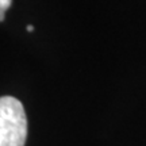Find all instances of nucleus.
Segmentation results:
<instances>
[{
    "instance_id": "f257e3e1",
    "label": "nucleus",
    "mask_w": 146,
    "mask_h": 146,
    "mask_svg": "<svg viewBox=\"0 0 146 146\" xmlns=\"http://www.w3.org/2000/svg\"><path fill=\"white\" fill-rule=\"evenodd\" d=\"M27 138L26 112L14 96L0 98V146H25Z\"/></svg>"
},
{
    "instance_id": "f03ea898",
    "label": "nucleus",
    "mask_w": 146,
    "mask_h": 146,
    "mask_svg": "<svg viewBox=\"0 0 146 146\" xmlns=\"http://www.w3.org/2000/svg\"><path fill=\"white\" fill-rule=\"evenodd\" d=\"M11 3L12 0H0V22L4 21V14L11 7Z\"/></svg>"
},
{
    "instance_id": "7ed1b4c3",
    "label": "nucleus",
    "mask_w": 146,
    "mask_h": 146,
    "mask_svg": "<svg viewBox=\"0 0 146 146\" xmlns=\"http://www.w3.org/2000/svg\"><path fill=\"white\" fill-rule=\"evenodd\" d=\"M27 31H29V33L34 31V26H31V25H29V26H27Z\"/></svg>"
}]
</instances>
